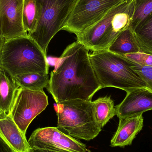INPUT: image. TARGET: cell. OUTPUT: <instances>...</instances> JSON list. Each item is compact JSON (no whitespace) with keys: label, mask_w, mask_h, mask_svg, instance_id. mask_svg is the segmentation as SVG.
<instances>
[{"label":"cell","mask_w":152,"mask_h":152,"mask_svg":"<svg viewBox=\"0 0 152 152\" xmlns=\"http://www.w3.org/2000/svg\"><path fill=\"white\" fill-rule=\"evenodd\" d=\"M88 51L77 41L68 45L59 58L46 87L56 103L77 99L92 101L102 89Z\"/></svg>","instance_id":"6da1fadb"},{"label":"cell","mask_w":152,"mask_h":152,"mask_svg":"<svg viewBox=\"0 0 152 152\" xmlns=\"http://www.w3.org/2000/svg\"><path fill=\"white\" fill-rule=\"evenodd\" d=\"M0 66L14 77L26 73L49 74L46 54L28 35L5 40L0 53Z\"/></svg>","instance_id":"7a4b0ae2"},{"label":"cell","mask_w":152,"mask_h":152,"mask_svg":"<svg viewBox=\"0 0 152 152\" xmlns=\"http://www.w3.org/2000/svg\"><path fill=\"white\" fill-rule=\"evenodd\" d=\"M89 55L102 88H116L127 92L131 88L146 87L143 80L131 68L134 61L108 50L94 51Z\"/></svg>","instance_id":"3957f363"},{"label":"cell","mask_w":152,"mask_h":152,"mask_svg":"<svg viewBox=\"0 0 152 152\" xmlns=\"http://www.w3.org/2000/svg\"><path fill=\"white\" fill-rule=\"evenodd\" d=\"M134 12V0H124L101 20L77 37V41L89 50H108L116 37L130 27Z\"/></svg>","instance_id":"277c9868"},{"label":"cell","mask_w":152,"mask_h":152,"mask_svg":"<svg viewBox=\"0 0 152 152\" xmlns=\"http://www.w3.org/2000/svg\"><path fill=\"white\" fill-rule=\"evenodd\" d=\"M58 128L77 139L90 141L102 130L94 114L92 101L77 100L56 103Z\"/></svg>","instance_id":"5b68a950"},{"label":"cell","mask_w":152,"mask_h":152,"mask_svg":"<svg viewBox=\"0 0 152 152\" xmlns=\"http://www.w3.org/2000/svg\"><path fill=\"white\" fill-rule=\"evenodd\" d=\"M77 0H36L39 18L34 31L28 36L46 54L52 39L62 30Z\"/></svg>","instance_id":"8992f818"},{"label":"cell","mask_w":152,"mask_h":152,"mask_svg":"<svg viewBox=\"0 0 152 152\" xmlns=\"http://www.w3.org/2000/svg\"><path fill=\"white\" fill-rule=\"evenodd\" d=\"M124 0H77L62 30L80 34Z\"/></svg>","instance_id":"52a82bcc"},{"label":"cell","mask_w":152,"mask_h":152,"mask_svg":"<svg viewBox=\"0 0 152 152\" xmlns=\"http://www.w3.org/2000/svg\"><path fill=\"white\" fill-rule=\"evenodd\" d=\"M48 104V96L43 90L19 88L9 115L26 135L30 123Z\"/></svg>","instance_id":"ba28073f"},{"label":"cell","mask_w":152,"mask_h":152,"mask_svg":"<svg viewBox=\"0 0 152 152\" xmlns=\"http://www.w3.org/2000/svg\"><path fill=\"white\" fill-rule=\"evenodd\" d=\"M28 142L31 148L61 152H87L88 151L86 145L54 127L36 129Z\"/></svg>","instance_id":"9c48e42d"},{"label":"cell","mask_w":152,"mask_h":152,"mask_svg":"<svg viewBox=\"0 0 152 152\" xmlns=\"http://www.w3.org/2000/svg\"><path fill=\"white\" fill-rule=\"evenodd\" d=\"M24 0H0V37L4 40L28 35L22 24Z\"/></svg>","instance_id":"30bf717a"},{"label":"cell","mask_w":152,"mask_h":152,"mask_svg":"<svg viewBox=\"0 0 152 152\" xmlns=\"http://www.w3.org/2000/svg\"><path fill=\"white\" fill-rule=\"evenodd\" d=\"M121 103L115 106L119 119L143 114L152 110V92L146 88L129 89Z\"/></svg>","instance_id":"8fae6325"},{"label":"cell","mask_w":152,"mask_h":152,"mask_svg":"<svg viewBox=\"0 0 152 152\" xmlns=\"http://www.w3.org/2000/svg\"><path fill=\"white\" fill-rule=\"evenodd\" d=\"M0 136L14 152H28L31 149L26 135L9 114H0Z\"/></svg>","instance_id":"7c38bea8"},{"label":"cell","mask_w":152,"mask_h":152,"mask_svg":"<svg viewBox=\"0 0 152 152\" xmlns=\"http://www.w3.org/2000/svg\"><path fill=\"white\" fill-rule=\"evenodd\" d=\"M142 115L119 119L118 129L111 140L110 146L124 147L131 145L133 140L143 127Z\"/></svg>","instance_id":"4fadbf2b"},{"label":"cell","mask_w":152,"mask_h":152,"mask_svg":"<svg viewBox=\"0 0 152 152\" xmlns=\"http://www.w3.org/2000/svg\"><path fill=\"white\" fill-rule=\"evenodd\" d=\"M19 88L14 77L0 66V114H10Z\"/></svg>","instance_id":"5bb4252c"},{"label":"cell","mask_w":152,"mask_h":152,"mask_svg":"<svg viewBox=\"0 0 152 152\" xmlns=\"http://www.w3.org/2000/svg\"><path fill=\"white\" fill-rule=\"evenodd\" d=\"M108 50L121 56L141 52L134 32L130 27L121 32L114 39Z\"/></svg>","instance_id":"9a60e30c"},{"label":"cell","mask_w":152,"mask_h":152,"mask_svg":"<svg viewBox=\"0 0 152 152\" xmlns=\"http://www.w3.org/2000/svg\"><path fill=\"white\" fill-rule=\"evenodd\" d=\"M132 29L141 52L152 55V12Z\"/></svg>","instance_id":"2e32d148"},{"label":"cell","mask_w":152,"mask_h":152,"mask_svg":"<svg viewBox=\"0 0 152 152\" xmlns=\"http://www.w3.org/2000/svg\"><path fill=\"white\" fill-rule=\"evenodd\" d=\"M92 103L96 120L102 128L111 119L116 115L114 102L110 96H106L100 97Z\"/></svg>","instance_id":"e0dca14e"},{"label":"cell","mask_w":152,"mask_h":152,"mask_svg":"<svg viewBox=\"0 0 152 152\" xmlns=\"http://www.w3.org/2000/svg\"><path fill=\"white\" fill-rule=\"evenodd\" d=\"M15 81L19 88L34 90H43L48 85L49 75L38 73H28L15 77Z\"/></svg>","instance_id":"ac0fdd59"},{"label":"cell","mask_w":152,"mask_h":152,"mask_svg":"<svg viewBox=\"0 0 152 152\" xmlns=\"http://www.w3.org/2000/svg\"><path fill=\"white\" fill-rule=\"evenodd\" d=\"M22 17L23 28L28 36L34 31L38 22L39 12L36 0H24Z\"/></svg>","instance_id":"d6986e66"},{"label":"cell","mask_w":152,"mask_h":152,"mask_svg":"<svg viewBox=\"0 0 152 152\" xmlns=\"http://www.w3.org/2000/svg\"><path fill=\"white\" fill-rule=\"evenodd\" d=\"M152 12V0H134V12L130 27L134 29Z\"/></svg>","instance_id":"ffe728a7"},{"label":"cell","mask_w":152,"mask_h":152,"mask_svg":"<svg viewBox=\"0 0 152 152\" xmlns=\"http://www.w3.org/2000/svg\"><path fill=\"white\" fill-rule=\"evenodd\" d=\"M131 68L135 71L146 84V88L152 92V67L142 66L134 62Z\"/></svg>","instance_id":"44dd1931"},{"label":"cell","mask_w":152,"mask_h":152,"mask_svg":"<svg viewBox=\"0 0 152 152\" xmlns=\"http://www.w3.org/2000/svg\"><path fill=\"white\" fill-rule=\"evenodd\" d=\"M124 57L142 66L152 67V55L140 52L126 54Z\"/></svg>","instance_id":"7402d4cb"},{"label":"cell","mask_w":152,"mask_h":152,"mask_svg":"<svg viewBox=\"0 0 152 152\" xmlns=\"http://www.w3.org/2000/svg\"><path fill=\"white\" fill-rule=\"evenodd\" d=\"M0 152H14L0 136Z\"/></svg>","instance_id":"603a6c76"},{"label":"cell","mask_w":152,"mask_h":152,"mask_svg":"<svg viewBox=\"0 0 152 152\" xmlns=\"http://www.w3.org/2000/svg\"><path fill=\"white\" fill-rule=\"evenodd\" d=\"M28 152H61L57 151H51V150H45V149H40V148L33 147L31 148Z\"/></svg>","instance_id":"cb8c5ba5"},{"label":"cell","mask_w":152,"mask_h":152,"mask_svg":"<svg viewBox=\"0 0 152 152\" xmlns=\"http://www.w3.org/2000/svg\"><path fill=\"white\" fill-rule=\"evenodd\" d=\"M5 40H4L3 38H2L0 37V53H1V51L2 48L5 42Z\"/></svg>","instance_id":"d4e9b609"}]
</instances>
